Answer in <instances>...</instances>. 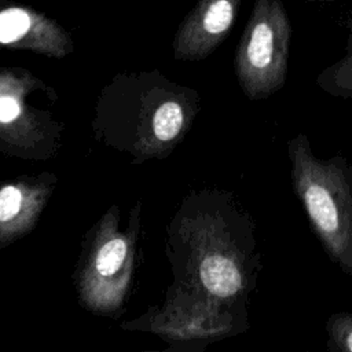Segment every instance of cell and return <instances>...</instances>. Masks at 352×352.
Returning a JSON list of instances; mask_svg holds the SVG:
<instances>
[{
	"label": "cell",
	"instance_id": "cell-10",
	"mask_svg": "<svg viewBox=\"0 0 352 352\" xmlns=\"http://www.w3.org/2000/svg\"><path fill=\"white\" fill-rule=\"evenodd\" d=\"M329 330L344 352H352V314H337L329 320Z\"/></svg>",
	"mask_w": 352,
	"mask_h": 352
},
{
	"label": "cell",
	"instance_id": "cell-9",
	"mask_svg": "<svg viewBox=\"0 0 352 352\" xmlns=\"http://www.w3.org/2000/svg\"><path fill=\"white\" fill-rule=\"evenodd\" d=\"M43 29L44 21L23 8H8L0 12V44L23 43L33 32Z\"/></svg>",
	"mask_w": 352,
	"mask_h": 352
},
{
	"label": "cell",
	"instance_id": "cell-4",
	"mask_svg": "<svg viewBox=\"0 0 352 352\" xmlns=\"http://www.w3.org/2000/svg\"><path fill=\"white\" fill-rule=\"evenodd\" d=\"M293 28L279 0H256L234 58L236 81L250 100H263L283 88Z\"/></svg>",
	"mask_w": 352,
	"mask_h": 352
},
{
	"label": "cell",
	"instance_id": "cell-5",
	"mask_svg": "<svg viewBox=\"0 0 352 352\" xmlns=\"http://www.w3.org/2000/svg\"><path fill=\"white\" fill-rule=\"evenodd\" d=\"M139 212L138 205L131 214L126 232L118 230L117 208L102 219L94 250L78 283L82 302L95 312L111 314L124 304L135 264Z\"/></svg>",
	"mask_w": 352,
	"mask_h": 352
},
{
	"label": "cell",
	"instance_id": "cell-2",
	"mask_svg": "<svg viewBox=\"0 0 352 352\" xmlns=\"http://www.w3.org/2000/svg\"><path fill=\"white\" fill-rule=\"evenodd\" d=\"M292 187L324 253L352 276V165L337 153L318 158L308 136L297 133L287 142Z\"/></svg>",
	"mask_w": 352,
	"mask_h": 352
},
{
	"label": "cell",
	"instance_id": "cell-7",
	"mask_svg": "<svg viewBox=\"0 0 352 352\" xmlns=\"http://www.w3.org/2000/svg\"><path fill=\"white\" fill-rule=\"evenodd\" d=\"M45 187L23 182L0 188V243L28 231L45 201Z\"/></svg>",
	"mask_w": 352,
	"mask_h": 352
},
{
	"label": "cell",
	"instance_id": "cell-6",
	"mask_svg": "<svg viewBox=\"0 0 352 352\" xmlns=\"http://www.w3.org/2000/svg\"><path fill=\"white\" fill-rule=\"evenodd\" d=\"M239 0H201L179 23L172 48L176 60H202L230 34Z\"/></svg>",
	"mask_w": 352,
	"mask_h": 352
},
{
	"label": "cell",
	"instance_id": "cell-11",
	"mask_svg": "<svg viewBox=\"0 0 352 352\" xmlns=\"http://www.w3.org/2000/svg\"><path fill=\"white\" fill-rule=\"evenodd\" d=\"M23 114V106L18 96L8 88H0V124L10 125L16 122Z\"/></svg>",
	"mask_w": 352,
	"mask_h": 352
},
{
	"label": "cell",
	"instance_id": "cell-3",
	"mask_svg": "<svg viewBox=\"0 0 352 352\" xmlns=\"http://www.w3.org/2000/svg\"><path fill=\"white\" fill-rule=\"evenodd\" d=\"M129 88L132 110L126 148L138 162L169 157L201 110L199 94L158 70L132 77Z\"/></svg>",
	"mask_w": 352,
	"mask_h": 352
},
{
	"label": "cell",
	"instance_id": "cell-8",
	"mask_svg": "<svg viewBox=\"0 0 352 352\" xmlns=\"http://www.w3.org/2000/svg\"><path fill=\"white\" fill-rule=\"evenodd\" d=\"M348 37L344 55L330 66L324 67L316 77V85L326 94L352 99V16L346 21Z\"/></svg>",
	"mask_w": 352,
	"mask_h": 352
},
{
	"label": "cell",
	"instance_id": "cell-1",
	"mask_svg": "<svg viewBox=\"0 0 352 352\" xmlns=\"http://www.w3.org/2000/svg\"><path fill=\"white\" fill-rule=\"evenodd\" d=\"M254 231L252 214L232 192H188L166 230L173 283L228 308L236 304L256 285L261 268Z\"/></svg>",
	"mask_w": 352,
	"mask_h": 352
}]
</instances>
